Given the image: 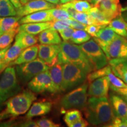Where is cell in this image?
Returning a JSON list of instances; mask_svg holds the SVG:
<instances>
[{
    "label": "cell",
    "instance_id": "6da1fadb",
    "mask_svg": "<svg viewBox=\"0 0 127 127\" xmlns=\"http://www.w3.org/2000/svg\"><path fill=\"white\" fill-rule=\"evenodd\" d=\"M82 110L88 121L94 125H108L115 117L110 100L107 97H90Z\"/></svg>",
    "mask_w": 127,
    "mask_h": 127
},
{
    "label": "cell",
    "instance_id": "7a4b0ae2",
    "mask_svg": "<svg viewBox=\"0 0 127 127\" xmlns=\"http://www.w3.org/2000/svg\"><path fill=\"white\" fill-rule=\"evenodd\" d=\"M60 51L58 55L60 64L70 63L82 68L87 74L93 71L87 55L80 47L68 41H63L60 44Z\"/></svg>",
    "mask_w": 127,
    "mask_h": 127
},
{
    "label": "cell",
    "instance_id": "3957f363",
    "mask_svg": "<svg viewBox=\"0 0 127 127\" xmlns=\"http://www.w3.org/2000/svg\"><path fill=\"white\" fill-rule=\"evenodd\" d=\"M36 99V96L31 90L17 94L5 102V108L0 113V120L25 114Z\"/></svg>",
    "mask_w": 127,
    "mask_h": 127
},
{
    "label": "cell",
    "instance_id": "277c9868",
    "mask_svg": "<svg viewBox=\"0 0 127 127\" xmlns=\"http://www.w3.org/2000/svg\"><path fill=\"white\" fill-rule=\"evenodd\" d=\"M20 91L15 68L8 66L0 74V107Z\"/></svg>",
    "mask_w": 127,
    "mask_h": 127
},
{
    "label": "cell",
    "instance_id": "5b68a950",
    "mask_svg": "<svg viewBox=\"0 0 127 127\" xmlns=\"http://www.w3.org/2000/svg\"><path fill=\"white\" fill-rule=\"evenodd\" d=\"M88 85L83 83L66 94L60 100L61 113L71 109H83L87 103V90Z\"/></svg>",
    "mask_w": 127,
    "mask_h": 127
},
{
    "label": "cell",
    "instance_id": "8992f818",
    "mask_svg": "<svg viewBox=\"0 0 127 127\" xmlns=\"http://www.w3.org/2000/svg\"><path fill=\"white\" fill-rule=\"evenodd\" d=\"M63 85L62 91H67L79 87L85 81L87 73L76 65L62 64Z\"/></svg>",
    "mask_w": 127,
    "mask_h": 127
},
{
    "label": "cell",
    "instance_id": "52a82bcc",
    "mask_svg": "<svg viewBox=\"0 0 127 127\" xmlns=\"http://www.w3.org/2000/svg\"><path fill=\"white\" fill-rule=\"evenodd\" d=\"M79 47L88 58L93 71L104 67L108 64L109 60L105 54L94 39H90Z\"/></svg>",
    "mask_w": 127,
    "mask_h": 127
},
{
    "label": "cell",
    "instance_id": "ba28073f",
    "mask_svg": "<svg viewBox=\"0 0 127 127\" xmlns=\"http://www.w3.org/2000/svg\"><path fill=\"white\" fill-rule=\"evenodd\" d=\"M50 68L42 60L38 58L30 62L17 65L15 71L17 78L22 84H25L39 73L48 70Z\"/></svg>",
    "mask_w": 127,
    "mask_h": 127
},
{
    "label": "cell",
    "instance_id": "9c48e42d",
    "mask_svg": "<svg viewBox=\"0 0 127 127\" xmlns=\"http://www.w3.org/2000/svg\"><path fill=\"white\" fill-rule=\"evenodd\" d=\"M48 70L39 73L28 82V87L30 90L38 94L44 92L55 94Z\"/></svg>",
    "mask_w": 127,
    "mask_h": 127
},
{
    "label": "cell",
    "instance_id": "30bf717a",
    "mask_svg": "<svg viewBox=\"0 0 127 127\" xmlns=\"http://www.w3.org/2000/svg\"><path fill=\"white\" fill-rule=\"evenodd\" d=\"M108 59L127 60V39L117 34L108 47Z\"/></svg>",
    "mask_w": 127,
    "mask_h": 127
},
{
    "label": "cell",
    "instance_id": "8fae6325",
    "mask_svg": "<svg viewBox=\"0 0 127 127\" xmlns=\"http://www.w3.org/2000/svg\"><path fill=\"white\" fill-rule=\"evenodd\" d=\"M110 83L107 76L99 78L90 83L87 95L90 97H108Z\"/></svg>",
    "mask_w": 127,
    "mask_h": 127
},
{
    "label": "cell",
    "instance_id": "7c38bea8",
    "mask_svg": "<svg viewBox=\"0 0 127 127\" xmlns=\"http://www.w3.org/2000/svg\"><path fill=\"white\" fill-rule=\"evenodd\" d=\"M55 5L45 0H31L17 9V15L22 17L39 11L55 8Z\"/></svg>",
    "mask_w": 127,
    "mask_h": 127
},
{
    "label": "cell",
    "instance_id": "4fadbf2b",
    "mask_svg": "<svg viewBox=\"0 0 127 127\" xmlns=\"http://www.w3.org/2000/svg\"><path fill=\"white\" fill-rule=\"evenodd\" d=\"M60 51V44L47 45L41 44L39 45L38 56L48 66L51 67L58 62V55Z\"/></svg>",
    "mask_w": 127,
    "mask_h": 127
},
{
    "label": "cell",
    "instance_id": "5bb4252c",
    "mask_svg": "<svg viewBox=\"0 0 127 127\" xmlns=\"http://www.w3.org/2000/svg\"><path fill=\"white\" fill-rule=\"evenodd\" d=\"M96 7L111 21L121 15L123 8L120 0H101Z\"/></svg>",
    "mask_w": 127,
    "mask_h": 127
},
{
    "label": "cell",
    "instance_id": "9a60e30c",
    "mask_svg": "<svg viewBox=\"0 0 127 127\" xmlns=\"http://www.w3.org/2000/svg\"><path fill=\"white\" fill-rule=\"evenodd\" d=\"M117 34L109 26L101 28L94 39L103 50L108 58V47Z\"/></svg>",
    "mask_w": 127,
    "mask_h": 127
},
{
    "label": "cell",
    "instance_id": "2e32d148",
    "mask_svg": "<svg viewBox=\"0 0 127 127\" xmlns=\"http://www.w3.org/2000/svg\"><path fill=\"white\" fill-rule=\"evenodd\" d=\"M110 102L115 117L126 120L127 119V102L119 95H110Z\"/></svg>",
    "mask_w": 127,
    "mask_h": 127
},
{
    "label": "cell",
    "instance_id": "e0dca14e",
    "mask_svg": "<svg viewBox=\"0 0 127 127\" xmlns=\"http://www.w3.org/2000/svg\"><path fill=\"white\" fill-rule=\"evenodd\" d=\"M108 63L114 75L121 79L127 85V60L110 59Z\"/></svg>",
    "mask_w": 127,
    "mask_h": 127
},
{
    "label": "cell",
    "instance_id": "ac0fdd59",
    "mask_svg": "<svg viewBox=\"0 0 127 127\" xmlns=\"http://www.w3.org/2000/svg\"><path fill=\"white\" fill-rule=\"evenodd\" d=\"M38 48L39 45L35 44L34 45L24 49L18 58L15 61L9 64V66L22 64L28 63V62H30L35 60L37 57Z\"/></svg>",
    "mask_w": 127,
    "mask_h": 127
},
{
    "label": "cell",
    "instance_id": "d6986e66",
    "mask_svg": "<svg viewBox=\"0 0 127 127\" xmlns=\"http://www.w3.org/2000/svg\"><path fill=\"white\" fill-rule=\"evenodd\" d=\"M54 21L49 9L39 11L25 15L20 20V24H23L31 23H42Z\"/></svg>",
    "mask_w": 127,
    "mask_h": 127
},
{
    "label": "cell",
    "instance_id": "ffe728a7",
    "mask_svg": "<svg viewBox=\"0 0 127 127\" xmlns=\"http://www.w3.org/2000/svg\"><path fill=\"white\" fill-rule=\"evenodd\" d=\"M52 106V102L50 101H39L34 102L28 110L26 117L28 119H31L35 117L45 115L50 112Z\"/></svg>",
    "mask_w": 127,
    "mask_h": 127
},
{
    "label": "cell",
    "instance_id": "44dd1931",
    "mask_svg": "<svg viewBox=\"0 0 127 127\" xmlns=\"http://www.w3.org/2000/svg\"><path fill=\"white\" fill-rule=\"evenodd\" d=\"M38 41L41 44L47 45H59L62 42L57 31L51 28H48L39 33Z\"/></svg>",
    "mask_w": 127,
    "mask_h": 127
},
{
    "label": "cell",
    "instance_id": "7402d4cb",
    "mask_svg": "<svg viewBox=\"0 0 127 127\" xmlns=\"http://www.w3.org/2000/svg\"><path fill=\"white\" fill-rule=\"evenodd\" d=\"M51 79L55 93H61L63 85V68L59 63L53 65L49 69Z\"/></svg>",
    "mask_w": 127,
    "mask_h": 127
},
{
    "label": "cell",
    "instance_id": "603a6c76",
    "mask_svg": "<svg viewBox=\"0 0 127 127\" xmlns=\"http://www.w3.org/2000/svg\"><path fill=\"white\" fill-rule=\"evenodd\" d=\"M51 24L52 21L25 23L20 25V30H23L31 34L37 35L44 30L51 28Z\"/></svg>",
    "mask_w": 127,
    "mask_h": 127
},
{
    "label": "cell",
    "instance_id": "cb8c5ba5",
    "mask_svg": "<svg viewBox=\"0 0 127 127\" xmlns=\"http://www.w3.org/2000/svg\"><path fill=\"white\" fill-rule=\"evenodd\" d=\"M20 17H0V33L20 28Z\"/></svg>",
    "mask_w": 127,
    "mask_h": 127
},
{
    "label": "cell",
    "instance_id": "d4e9b609",
    "mask_svg": "<svg viewBox=\"0 0 127 127\" xmlns=\"http://www.w3.org/2000/svg\"><path fill=\"white\" fill-rule=\"evenodd\" d=\"M15 41H18L24 48H26L37 43L38 37L36 36L35 35L20 30L15 36Z\"/></svg>",
    "mask_w": 127,
    "mask_h": 127
},
{
    "label": "cell",
    "instance_id": "484cf974",
    "mask_svg": "<svg viewBox=\"0 0 127 127\" xmlns=\"http://www.w3.org/2000/svg\"><path fill=\"white\" fill-rule=\"evenodd\" d=\"M108 26L117 34L127 38V23L121 15L111 21Z\"/></svg>",
    "mask_w": 127,
    "mask_h": 127
},
{
    "label": "cell",
    "instance_id": "4316f807",
    "mask_svg": "<svg viewBox=\"0 0 127 127\" xmlns=\"http://www.w3.org/2000/svg\"><path fill=\"white\" fill-rule=\"evenodd\" d=\"M24 49L25 48L18 41H15L13 45H12L11 47H9L8 49L2 62L9 64L12 61H15Z\"/></svg>",
    "mask_w": 127,
    "mask_h": 127
},
{
    "label": "cell",
    "instance_id": "83f0119b",
    "mask_svg": "<svg viewBox=\"0 0 127 127\" xmlns=\"http://www.w3.org/2000/svg\"><path fill=\"white\" fill-rule=\"evenodd\" d=\"M93 21V24L97 25H108L111 21L105 16L97 7H93L88 12Z\"/></svg>",
    "mask_w": 127,
    "mask_h": 127
},
{
    "label": "cell",
    "instance_id": "f1b7e54d",
    "mask_svg": "<svg viewBox=\"0 0 127 127\" xmlns=\"http://www.w3.org/2000/svg\"><path fill=\"white\" fill-rule=\"evenodd\" d=\"M17 15V9L10 0H0V17Z\"/></svg>",
    "mask_w": 127,
    "mask_h": 127
},
{
    "label": "cell",
    "instance_id": "f546056e",
    "mask_svg": "<svg viewBox=\"0 0 127 127\" xmlns=\"http://www.w3.org/2000/svg\"><path fill=\"white\" fill-rule=\"evenodd\" d=\"M20 31V28L3 33L0 35V50L5 48L11 45L14 38Z\"/></svg>",
    "mask_w": 127,
    "mask_h": 127
},
{
    "label": "cell",
    "instance_id": "4dcf8cb0",
    "mask_svg": "<svg viewBox=\"0 0 127 127\" xmlns=\"http://www.w3.org/2000/svg\"><path fill=\"white\" fill-rule=\"evenodd\" d=\"M91 36L84 30H75L72 33L70 41L75 44H82L91 39Z\"/></svg>",
    "mask_w": 127,
    "mask_h": 127
},
{
    "label": "cell",
    "instance_id": "1f68e13d",
    "mask_svg": "<svg viewBox=\"0 0 127 127\" xmlns=\"http://www.w3.org/2000/svg\"><path fill=\"white\" fill-rule=\"evenodd\" d=\"M81 118H82V113L78 109H71L65 112L64 121L68 127H70L72 124Z\"/></svg>",
    "mask_w": 127,
    "mask_h": 127
},
{
    "label": "cell",
    "instance_id": "d6a6232c",
    "mask_svg": "<svg viewBox=\"0 0 127 127\" xmlns=\"http://www.w3.org/2000/svg\"><path fill=\"white\" fill-rule=\"evenodd\" d=\"M111 68L109 65H107L104 67L93 71V72L88 73L87 76V79L89 83L93 81L95 79L101 78L105 76H107L111 72Z\"/></svg>",
    "mask_w": 127,
    "mask_h": 127
},
{
    "label": "cell",
    "instance_id": "836d02e7",
    "mask_svg": "<svg viewBox=\"0 0 127 127\" xmlns=\"http://www.w3.org/2000/svg\"><path fill=\"white\" fill-rule=\"evenodd\" d=\"M71 3L75 10L79 12L88 13L93 7L87 0H74Z\"/></svg>",
    "mask_w": 127,
    "mask_h": 127
},
{
    "label": "cell",
    "instance_id": "e575fe53",
    "mask_svg": "<svg viewBox=\"0 0 127 127\" xmlns=\"http://www.w3.org/2000/svg\"><path fill=\"white\" fill-rule=\"evenodd\" d=\"M49 11L54 21L71 18L70 15L68 13V12L61 8H52L49 9Z\"/></svg>",
    "mask_w": 127,
    "mask_h": 127
},
{
    "label": "cell",
    "instance_id": "d590c367",
    "mask_svg": "<svg viewBox=\"0 0 127 127\" xmlns=\"http://www.w3.org/2000/svg\"><path fill=\"white\" fill-rule=\"evenodd\" d=\"M108 78L109 79V83H110V87L109 88H122L127 87V85L124 82L120 79V78L112 74L111 72L107 75Z\"/></svg>",
    "mask_w": 127,
    "mask_h": 127
},
{
    "label": "cell",
    "instance_id": "8d00e7d4",
    "mask_svg": "<svg viewBox=\"0 0 127 127\" xmlns=\"http://www.w3.org/2000/svg\"><path fill=\"white\" fill-rule=\"evenodd\" d=\"M71 18L65 19L62 20H54L52 21V24L51 28L52 29L59 31L65 28L70 27Z\"/></svg>",
    "mask_w": 127,
    "mask_h": 127
},
{
    "label": "cell",
    "instance_id": "74e56055",
    "mask_svg": "<svg viewBox=\"0 0 127 127\" xmlns=\"http://www.w3.org/2000/svg\"><path fill=\"white\" fill-rule=\"evenodd\" d=\"M72 19H74V20L87 25L93 24V20L90 16L89 15V14L87 12H77Z\"/></svg>",
    "mask_w": 127,
    "mask_h": 127
},
{
    "label": "cell",
    "instance_id": "f35d334b",
    "mask_svg": "<svg viewBox=\"0 0 127 127\" xmlns=\"http://www.w3.org/2000/svg\"><path fill=\"white\" fill-rule=\"evenodd\" d=\"M106 26H107V25H97L94 24L88 25H87L84 30L86 31L91 36L95 37L97 33L99 31V30Z\"/></svg>",
    "mask_w": 127,
    "mask_h": 127
},
{
    "label": "cell",
    "instance_id": "ab89813d",
    "mask_svg": "<svg viewBox=\"0 0 127 127\" xmlns=\"http://www.w3.org/2000/svg\"><path fill=\"white\" fill-rule=\"evenodd\" d=\"M38 127H60V124L54 123L52 120L48 118H41L36 121Z\"/></svg>",
    "mask_w": 127,
    "mask_h": 127
},
{
    "label": "cell",
    "instance_id": "60d3db41",
    "mask_svg": "<svg viewBox=\"0 0 127 127\" xmlns=\"http://www.w3.org/2000/svg\"><path fill=\"white\" fill-rule=\"evenodd\" d=\"M74 31V28L71 27H69L65 28V29L60 30L58 32H59V34H60L64 41H67L71 39V36H72Z\"/></svg>",
    "mask_w": 127,
    "mask_h": 127
},
{
    "label": "cell",
    "instance_id": "b9f144b4",
    "mask_svg": "<svg viewBox=\"0 0 127 127\" xmlns=\"http://www.w3.org/2000/svg\"><path fill=\"white\" fill-rule=\"evenodd\" d=\"M57 7L61 8L64 9L65 10L68 12V13L70 15L71 18H73V17L75 16V15L77 13V11L75 10V8L73 7L72 5L71 4V2L65 3V4H60L57 6Z\"/></svg>",
    "mask_w": 127,
    "mask_h": 127
},
{
    "label": "cell",
    "instance_id": "7bdbcfd3",
    "mask_svg": "<svg viewBox=\"0 0 127 127\" xmlns=\"http://www.w3.org/2000/svg\"><path fill=\"white\" fill-rule=\"evenodd\" d=\"M87 25L84 24L74 19L71 18V24L70 27L75 30H85Z\"/></svg>",
    "mask_w": 127,
    "mask_h": 127
},
{
    "label": "cell",
    "instance_id": "ee69618b",
    "mask_svg": "<svg viewBox=\"0 0 127 127\" xmlns=\"http://www.w3.org/2000/svg\"><path fill=\"white\" fill-rule=\"evenodd\" d=\"M89 123L87 120L83 118L79 119L75 123L72 124L69 127H86L88 126Z\"/></svg>",
    "mask_w": 127,
    "mask_h": 127
},
{
    "label": "cell",
    "instance_id": "f6af8a7d",
    "mask_svg": "<svg viewBox=\"0 0 127 127\" xmlns=\"http://www.w3.org/2000/svg\"><path fill=\"white\" fill-rule=\"evenodd\" d=\"M112 91L116 92L117 93L123 96L124 98L127 101V87L125 88H111Z\"/></svg>",
    "mask_w": 127,
    "mask_h": 127
},
{
    "label": "cell",
    "instance_id": "bcb514c9",
    "mask_svg": "<svg viewBox=\"0 0 127 127\" xmlns=\"http://www.w3.org/2000/svg\"><path fill=\"white\" fill-rule=\"evenodd\" d=\"M18 126L23 127H38L37 123H36V121L31 120L25 121L24 123H22L20 124H19Z\"/></svg>",
    "mask_w": 127,
    "mask_h": 127
},
{
    "label": "cell",
    "instance_id": "7dc6e473",
    "mask_svg": "<svg viewBox=\"0 0 127 127\" xmlns=\"http://www.w3.org/2000/svg\"><path fill=\"white\" fill-rule=\"evenodd\" d=\"M9 47L10 46H9V47L5 48L4 49H2V50H0V62H2L5 57V55L6 52H7V51L9 48Z\"/></svg>",
    "mask_w": 127,
    "mask_h": 127
},
{
    "label": "cell",
    "instance_id": "c3c4849f",
    "mask_svg": "<svg viewBox=\"0 0 127 127\" xmlns=\"http://www.w3.org/2000/svg\"><path fill=\"white\" fill-rule=\"evenodd\" d=\"M121 16L122 18H123L127 23V7H125L124 8H122Z\"/></svg>",
    "mask_w": 127,
    "mask_h": 127
},
{
    "label": "cell",
    "instance_id": "681fc988",
    "mask_svg": "<svg viewBox=\"0 0 127 127\" xmlns=\"http://www.w3.org/2000/svg\"><path fill=\"white\" fill-rule=\"evenodd\" d=\"M16 9H18L22 6L20 0H10Z\"/></svg>",
    "mask_w": 127,
    "mask_h": 127
},
{
    "label": "cell",
    "instance_id": "f907efd6",
    "mask_svg": "<svg viewBox=\"0 0 127 127\" xmlns=\"http://www.w3.org/2000/svg\"><path fill=\"white\" fill-rule=\"evenodd\" d=\"M8 66H9L8 64L5 63L4 62H0V74Z\"/></svg>",
    "mask_w": 127,
    "mask_h": 127
},
{
    "label": "cell",
    "instance_id": "816d5d0a",
    "mask_svg": "<svg viewBox=\"0 0 127 127\" xmlns=\"http://www.w3.org/2000/svg\"><path fill=\"white\" fill-rule=\"evenodd\" d=\"M87 1H88L90 2L92 7H96L101 0H87Z\"/></svg>",
    "mask_w": 127,
    "mask_h": 127
},
{
    "label": "cell",
    "instance_id": "f5cc1de1",
    "mask_svg": "<svg viewBox=\"0 0 127 127\" xmlns=\"http://www.w3.org/2000/svg\"><path fill=\"white\" fill-rule=\"evenodd\" d=\"M45 1L54 5H57L60 3V0H45Z\"/></svg>",
    "mask_w": 127,
    "mask_h": 127
},
{
    "label": "cell",
    "instance_id": "db71d44e",
    "mask_svg": "<svg viewBox=\"0 0 127 127\" xmlns=\"http://www.w3.org/2000/svg\"><path fill=\"white\" fill-rule=\"evenodd\" d=\"M74 1V0H60V3L61 4H65V3L71 2V1Z\"/></svg>",
    "mask_w": 127,
    "mask_h": 127
},
{
    "label": "cell",
    "instance_id": "11a10c76",
    "mask_svg": "<svg viewBox=\"0 0 127 127\" xmlns=\"http://www.w3.org/2000/svg\"><path fill=\"white\" fill-rule=\"evenodd\" d=\"M30 1H31V0H20L21 3L22 5H24V4H25V3H27Z\"/></svg>",
    "mask_w": 127,
    "mask_h": 127
},
{
    "label": "cell",
    "instance_id": "9f6ffc18",
    "mask_svg": "<svg viewBox=\"0 0 127 127\" xmlns=\"http://www.w3.org/2000/svg\"><path fill=\"white\" fill-rule=\"evenodd\" d=\"M1 34H1V33H0V35H1Z\"/></svg>",
    "mask_w": 127,
    "mask_h": 127
}]
</instances>
